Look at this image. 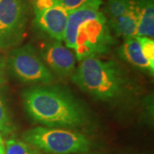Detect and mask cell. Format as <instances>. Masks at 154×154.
Wrapping results in <instances>:
<instances>
[{"label":"cell","mask_w":154,"mask_h":154,"mask_svg":"<svg viewBox=\"0 0 154 154\" xmlns=\"http://www.w3.org/2000/svg\"><path fill=\"white\" fill-rule=\"evenodd\" d=\"M22 99L29 116L48 128H76L88 122L82 106L60 88L35 86L23 92Z\"/></svg>","instance_id":"1"},{"label":"cell","mask_w":154,"mask_h":154,"mask_svg":"<svg viewBox=\"0 0 154 154\" xmlns=\"http://www.w3.org/2000/svg\"><path fill=\"white\" fill-rule=\"evenodd\" d=\"M72 80L79 88L99 99H110L121 94L123 75L113 61H103L91 56L80 61L72 75Z\"/></svg>","instance_id":"2"},{"label":"cell","mask_w":154,"mask_h":154,"mask_svg":"<svg viewBox=\"0 0 154 154\" xmlns=\"http://www.w3.org/2000/svg\"><path fill=\"white\" fill-rule=\"evenodd\" d=\"M26 143L48 154H77L87 152L90 141L84 134L57 128L36 127L23 134Z\"/></svg>","instance_id":"3"},{"label":"cell","mask_w":154,"mask_h":154,"mask_svg":"<svg viewBox=\"0 0 154 154\" xmlns=\"http://www.w3.org/2000/svg\"><path fill=\"white\" fill-rule=\"evenodd\" d=\"M113 43L107 18L99 11L78 26L74 48L75 57L81 61L88 57L106 53Z\"/></svg>","instance_id":"4"},{"label":"cell","mask_w":154,"mask_h":154,"mask_svg":"<svg viewBox=\"0 0 154 154\" xmlns=\"http://www.w3.org/2000/svg\"><path fill=\"white\" fill-rule=\"evenodd\" d=\"M8 64L13 75L23 83L48 85L53 79L48 68L30 45L13 50Z\"/></svg>","instance_id":"5"},{"label":"cell","mask_w":154,"mask_h":154,"mask_svg":"<svg viewBox=\"0 0 154 154\" xmlns=\"http://www.w3.org/2000/svg\"><path fill=\"white\" fill-rule=\"evenodd\" d=\"M27 0H0V48L22 41L28 19Z\"/></svg>","instance_id":"6"},{"label":"cell","mask_w":154,"mask_h":154,"mask_svg":"<svg viewBox=\"0 0 154 154\" xmlns=\"http://www.w3.org/2000/svg\"><path fill=\"white\" fill-rule=\"evenodd\" d=\"M34 22L41 31L57 41H63L69 12L58 5L34 10Z\"/></svg>","instance_id":"7"},{"label":"cell","mask_w":154,"mask_h":154,"mask_svg":"<svg viewBox=\"0 0 154 154\" xmlns=\"http://www.w3.org/2000/svg\"><path fill=\"white\" fill-rule=\"evenodd\" d=\"M41 56L45 63L60 76H72L75 70V56L61 41L55 40L45 45Z\"/></svg>","instance_id":"8"},{"label":"cell","mask_w":154,"mask_h":154,"mask_svg":"<svg viewBox=\"0 0 154 154\" xmlns=\"http://www.w3.org/2000/svg\"><path fill=\"white\" fill-rule=\"evenodd\" d=\"M102 0H91L82 7L69 14L63 40L66 47L74 50L75 45L78 26L90 17H94L100 11Z\"/></svg>","instance_id":"9"},{"label":"cell","mask_w":154,"mask_h":154,"mask_svg":"<svg viewBox=\"0 0 154 154\" xmlns=\"http://www.w3.org/2000/svg\"><path fill=\"white\" fill-rule=\"evenodd\" d=\"M134 8H135L138 17L136 36L153 38V0H134Z\"/></svg>","instance_id":"10"},{"label":"cell","mask_w":154,"mask_h":154,"mask_svg":"<svg viewBox=\"0 0 154 154\" xmlns=\"http://www.w3.org/2000/svg\"><path fill=\"white\" fill-rule=\"evenodd\" d=\"M108 24L116 35L125 38L136 36L138 25L137 13L134 8V0L131 8L121 17L108 21Z\"/></svg>","instance_id":"11"},{"label":"cell","mask_w":154,"mask_h":154,"mask_svg":"<svg viewBox=\"0 0 154 154\" xmlns=\"http://www.w3.org/2000/svg\"><path fill=\"white\" fill-rule=\"evenodd\" d=\"M121 51L122 57L128 63L143 70H147L153 75L154 70L152 69L147 60L144 57L137 36L127 38L122 45Z\"/></svg>","instance_id":"12"},{"label":"cell","mask_w":154,"mask_h":154,"mask_svg":"<svg viewBox=\"0 0 154 154\" xmlns=\"http://www.w3.org/2000/svg\"><path fill=\"white\" fill-rule=\"evenodd\" d=\"M5 154H43L33 146L15 138H11L5 142Z\"/></svg>","instance_id":"13"},{"label":"cell","mask_w":154,"mask_h":154,"mask_svg":"<svg viewBox=\"0 0 154 154\" xmlns=\"http://www.w3.org/2000/svg\"><path fill=\"white\" fill-rule=\"evenodd\" d=\"M132 5L133 0H107L105 9L109 17L107 21H111L121 17L131 8Z\"/></svg>","instance_id":"14"},{"label":"cell","mask_w":154,"mask_h":154,"mask_svg":"<svg viewBox=\"0 0 154 154\" xmlns=\"http://www.w3.org/2000/svg\"><path fill=\"white\" fill-rule=\"evenodd\" d=\"M138 37V36H137ZM144 57L148 62L149 65L154 70V41L148 37H138Z\"/></svg>","instance_id":"15"},{"label":"cell","mask_w":154,"mask_h":154,"mask_svg":"<svg viewBox=\"0 0 154 154\" xmlns=\"http://www.w3.org/2000/svg\"><path fill=\"white\" fill-rule=\"evenodd\" d=\"M0 131L4 134H9L13 131V125L7 114L5 107L0 98Z\"/></svg>","instance_id":"16"},{"label":"cell","mask_w":154,"mask_h":154,"mask_svg":"<svg viewBox=\"0 0 154 154\" xmlns=\"http://www.w3.org/2000/svg\"><path fill=\"white\" fill-rule=\"evenodd\" d=\"M56 5L62 6L63 9H65L69 14L72 11H75L77 9L82 7L86 4H88L91 0H53Z\"/></svg>","instance_id":"17"},{"label":"cell","mask_w":154,"mask_h":154,"mask_svg":"<svg viewBox=\"0 0 154 154\" xmlns=\"http://www.w3.org/2000/svg\"><path fill=\"white\" fill-rule=\"evenodd\" d=\"M0 154H5V141L0 133Z\"/></svg>","instance_id":"18"},{"label":"cell","mask_w":154,"mask_h":154,"mask_svg":"<svg viewBox=\"0 0 154 154\" xmlns=\"http://www.w3.org/2000/svg\"><path fill=\"white\" fill-rule=\"evenodd\" d=\"M4 81V75H3V68L2 65L0 64V84L3 82Z\"/></svg>","instance_id":"19"}]
</instances>
